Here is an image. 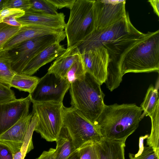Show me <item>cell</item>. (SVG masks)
Wrapping results in <instances>:
<instances>
[{
  "label": "cell",
  "mask_w": 159,
  "mask_h": 159,
  "mask_svg": "<svg viewBox=\"0 0 159 159\" xmlns=\"http://www.w3.org/2000/svg\"><path fill=\"white\" fill-rule=\"evenodd\" d=\"M109 65L105 83L111 91L117 88L128 73L159 71V30L148 32L131 42Z\"/></svg>",
  "instance_id": "cell-1"
},
{
  "label": "cell",
  "mask_w": 159,
  "mask_h": 159,
  "mask_svg": "<svg viewBox=\"0 0 159 159\" xmlns=\"http://www.w3.org/2000/svg\"><path fill=\"white\" fill-rule=\"evenodd\" d=\"M143 111L134 103L105 104L94 126L103 137L126 141L138 127Z\"/></svg>",
  "instance_id": "cell-2"
},
{
  "label": "cell",
  "mask_w": 159,
  "mask_h": 159,
  "mask_svg": "<svg viewBox=\"0 0 159 159\" xmlns=\"http://www.w3.org/2000/svg\"><path fill=\"white\" fill-rule=\"evenodd\" d=\"M99 82L86 72L72 83L69 88L71 107L78 110L94 125L105 104Z\"/></svg>",
  "instance_id": "cell-3"
},
{
  "label": "cell",
  "mask_w": 159,
  "mask_h": 159,
  "mask_svg": "<svg viewBox=\"0 0 159 159\" xmlns=\"http://www.w3.org/2000/svg\"><path fill=\"white\" fill-rule=\"evenodd\" d=\"M94 0H76L65 28L67 48L82 40L94 29Z\"/></svg>",
  "instance_id": "cell-4"
},
{
  "label": "cell",
  "mask_w": 159,
  "mask_h": 159,
  "mask_svg": "<svg viewBox=\"0 0 159 159\" xmlns=\"http://www.w3.org/2000/svg\"><path fill=\"white\" fill-rule=\"evenodd\" d=\"M37 121L34 131L48 142L55 141L63 127V102H32Z\"/></svg>",
  "instance_id": "cell-5"
},
{
  "label": "cell",
  "mask_w": 159,
  "mask_h": 159,
  "mask_svg": "<svg viewBox=\"0 0 159 159\" xmlns=\"http://www.w3.org/2000/svg\"><path fill=\"white\" fill-rule=\"evenodd\" d=\"M138 30L131 23L128 13L116 23L105 28L94 30L82 40L73 46L80 53L111 43L129 33Z\"/></svg>",
  "instance_id": "cell-6"
},
{
  "label": "cell",
  "mask_w": 159,
  "mask_h": 159,
  "mask_svg": "<svg viewBox=\"0 0 159 159\" xmlns=\"http://www.w3.org/2000/svg\"><path fill=\"white\" fill-rule=\"evenodd\" d=\"M63 126L70 135L76 149L89 141L102 136L95 127L75 108L64 107Z\"/></svg>",
  "instance_id": "cell-7"
},
{
  "label": "cell",
  "mask_w": 159,
  "mask_h": 159,
  "mask_svg": "<svg viewBox=\"0 0 159 159\" xmlns=\"http://www.w3.org/2000/svg\"><path fill=\"white\" fill-rule=\"evenodd\" d=\"M60 42L54 36L47 35L26 40L9 51L12 69L21 74L30 61L45 48Z\"/></svg>",
  "instance_id": "cell-8"
},
{
  "label": "cell",
  "mask_w": 159,
  "mask_h": 159,
  "mask_svg": "<svg viewBox=\"0 0 159 159\" xmlns=\"http://www.w3.org/2000/svg\"><path fill=\"white\" fill-rule=\"evenodd\" d=\"M70 84L65 78L47 73L39 78L30 95L31 102H62Z\"/></svg>",
  "instance_id": "cell-9"
},
{
  "label": "cell",
  "mask_w": 159,
  "mask_h": 159,
  "mask_svg": "<svg viewBox=\"0 0 159 159\" xmlns=\"http://www.w3.org/2000/svg\"><path fill=\"white\" fill-rule=\"evenodd\" d=\"M126 1L94 0V29L98 30L111 25L125 16Z\"/></svg>",
  "instance_id": "cell-10"
},
{
  "label": "cell",
  "mask_w": 159,
  "mask_h": 159,
  "mask_svg": "<svg viewBox=\"0 0 159 159\" xmlns=\"http://www.w3.org/2000/svg\"><path fill=\"white\" fill-rule=\"evenodd\" d=\"M86 72L93 76L102 85L106 80L110 61L107 49L104 46L84 51L80 53Z\"/></svg>",
  "instance_id": "cell-11"
},
{
  "label": "cell",
  "mask_w": 159,
  "mask_h": 159,
  "mask_svg": "<svg viewBox=\"0 0 159 159\" xmlns=\"http://www.w3.org/2000/svg\"><path fill=\"white\" fill-rule=\"evenodd\" d=\"M31 99L25 98L0 103V135L29 113Z\"/></svg>",
  "instance_id": "cell-12"
},
{
  "label": "cell",
  "mask_w": 159,
  "mask_h": 159,
  "mask_svg": "<svg viewBox=\"0 0 159 159\" xmlns=\"http://www.w3.org/2000/svg\"><path fill=\"white\" fill-rule=\"evenodd\" d=\"M47 35L54 36L60 42L66 37L63 30L33 25H25L20 27L17 33L4 45L2 49L9 50L26 40Z\"/></svg>",
  "instance_id": "cell-13"
},
{
  "label": "cell",
  "mask_w": 159,
  "mask_h": 159,
  "mask_svg": "<svg viewBox=\"0 0 159 159\" xmlns=\"http://www.w3.org/2000/svg\"><path fill=\"white\" fill-rule=\"evenodd\" d=\"M63 13L51 14L29 9L16 20L22 26L33 25L64 30L66 24Z\"/></svg>",
  "instance_id": "cell-14"
},
{
  "label": "cell",
  "mask_w": 159,
  "mask_h": 159,
  "mask_svg": "<svg viewBox=\"0 0 159 159\" xmlns=\"http://www.w3.org/2000/svg\"><path fill=\"white\" fill-rule=\"evenodd\" d=\"M33 115L32 112L23 116L0 135V142L9 146L14 154L21 149Z\"/></svg>",
  "instance_id": "cell-15"
},
{
  "label": "cell",
  "mask_w": 159,
  "mask_h": 159,
  "mask_svg": "<svg viewBox=\"0 0 159 159\" xmlns=\"http://www.w3.org/2000/svg\"><path fill=\"white\" fill-rule=\"evenodd\" d=\"M63 45L56 42L48 46L33 58L21 74L32 75L39 69L56 59L66 50Z\"/></svg>",
  "instance_id": "cell-16"
},
{
  "label": "cell",
  "mask_w": 159,
  "mask_h": 159,
  "mask_svg": "<svg viewBox=\"0 0 159 159\" xmlns=\"http://www.w3.org/2000/svg\"><path fill=\"white\" fill-rule=\"evenodd\" d=\"M94 142L99 159H125V141L102 137Z\"/></svg>",
  "instance_id": "cell-17"
},
{
  "label": "cell",
  "mask_w": 159,
  "mask_h": 159,
  "mask_svg": "<svg viewBox=\"0 0 159 159\" xmlns=\"http://www.w3.org/2000/svg\"><path fill=\"white\" fill-rule=\"evenodd\" d=\"M80 54L74 46L68 48L57 58L48 70V73L59 77L65 78L68 70L74 63L79 58Z\"/></svg>",
  "instance_id": "cell-18"
},
{
  "label": "cell",
  "mask_w": 159,
  "mask_h": 159,
  "mask_svg": "<svg viewBox=\"0 0 159 159\" xmlns=\"http://www.w3.org/2000/svg\"><path fill=\"white\" fill-rule=\"evenodd\" d=\"M55 141L57 145L55 159H67L77 150L68 131L63 126Z\"/></svg>",
  "instance_id": "cell-19"
},
{
  "label": "cell",
  "mask_w": 159,
  "mask_h": 159,
  "mask_svg": "<svg viewBox=\"0 0 159 159\" xmlns=\"http://www.w3.org/2000/svg\"><path fill=\"white\" fill-rule=\"evenodd\" d=\"M39 78L22 74H16L10 82L9 87L31 93L34 90Z\"/></svg>",
  "instance_id": "cell-20"
},
{
  "label": "cell",
  "mask_w": 159,
  "mask_h": 159,
  "mask_svg": "<svg viewBox=\"0 0 159 159\" xmlns=\"http://www.w3.org/2000/svg\"><path fill=\"white\" fill-rule=\"evenodd\" d=\"M11 62L9 51L0 49V83L9 88L12 78L16 74L12 69Z\"/></svg>",
  "instance_id": "cell-21"
},
{
  "label": "cell",
  "mask_w": 159,
  "mask_h": 159,
  "mask_svg": "<svg viewBox=\"0 0 159 159\" xmlns=\"http://www.w3.org/2000/svg\"><path fill=\"white\" fill-rule=\"evenodd\" d=\"M159 103L153 112L149 116L152 123L151 132L147 139V145L152 148L159 157Z\"/></svg>",
  "instance_id": "cell-22"
},
{
  "label": "cell",
  "mask_w": 159,
  "mask_h": 159,
  "mask_svg": "<svg viewBox=\"0 0 159 159\" xmlns=\"http://www.w3.org/2000/svg\"><path fill=\"white\" fill-rule=\"evenodd\" d=\"M158 87H154L152 84L149 87L143 101L141 107L143 112L142 114V119L145 116H149L154 111L157 105L159 103Z\"/></svg>",
  "instance_id": "cell-23"
},
{
  "label": "cell",
  "mask_w": 159,
  "mask_h": 159,
  "mask_svg": "<svg viewBox=\"0 0 159 159\" xmlns=\"http://www.w3.org/2000/svg\"><path fill=\"white\" fill-rule=\"evenodd\" d=\"M86 72L80 55L79 58L74 63L68 70L65 78L70 84Z\"/></svg>",
  "instance_id": "cell-24"
},
{
  "label": "cell",
  "mask_w": 159,
  "mask_h": 159,
  "mask_svg": "<svg viewBox=\"0 0 159 159\" xmlns=\"http://www.w3.org/2000/svg\"><path fill=\"white\" fill-rule=\"evenodd\" d=\"M31 7L29 9L34 11L51 14H57V9L47 0H30Z\"/></svg>",
  "instance_id": "cell-25"
},
{
  "label": "cell",
  "mask_w": 159,
  "mask_h": 159,
  "mask_svg": "<svg viewBox=\"0 0 159 159\" xmlns=\"http://www.w3.org/2000/svg\"><path fill=\"white\" fill-rule=\"evenodd\" d=\"M20 28L11 26L3 22L0 23V50L17 33Z\"/></svg>",
  "instance_id": "cell-26"
},
{
  "label": "cell",
  "mask_w": 159,
  "mask_h": 159,
  "mask_svg": "<svg viewBox=\"0 0 159 159\" xmlns=\"http://www.w3.org/2000/svg\"><path fill=\"white\" fill-rule=\"evenodd\" d=\"M77 149L80 159H99L94 141L88 142Z\"/></svg>",
  "instance_id": "cell-27"
},
{
  "label": "cell",
  "mask_w": 159,
  "mask_h": 159,
  "mask_svg": "<svg viewBox=\"0 0 159 159\" xmlns=\"http://www.w3.org/2000/svg\"><path fill=\"white\" fill-rule=\"evenodd\" d=\"M30 7V0H6L5 8L19 9L25 12Z\"/></svg>",
  "instance_id": "cell-28"
},
{
  "label": "cell",
  "mask_w": 159,
  "mask_h": 159,
  "mask_svg": "<svg viewBox=\"0 0 159 159\" xmlns=\"http://www.w3.org/2000/svg\"><path fill=\"white\" fill-rule=\"evenodd\" d=\"M129 159H159L152 147L144 146L142 152L139 155H134L129 153Z\"/></svg>",
  "instance_id": "cell-29"
},
{
  "label": "cell",
  "mask_w": 159,
  "mask_h": 159,
  "mask_svg": "<svg viewBox=\"0 0 159 159\" xmlns=\"http://www.w3.org/2000/svg\"><path fill=\"white\" fill-rule=\"evenodd\" d=\"M16 99L15 93L11 88L0 83V103Z\"/></svg>",
  "instance_id": "cell-30"
},
{
  "label": "cell",
  "mask_w": 159,
  "mask_h": 159,
  "mask_svg": "<svg viewBox=\"0 0 159 159\" xmlns=\"http://www.w3.org/2000/svg\"><path fill=\"white\" fill-rule=\"evenodd\" d=\"M25 11L19 9L5 8L0 11V23H2L3 20L8 17L14 16L18 18L22 16Z\"/></svg>",
  "instance_id": "cell-31"
},
{
  "label": "cell",
  "mask_w": 159,
  "mask_h": 159,
  "mask_svg": "<svg viewBox=\"0 0 159 159\" xmlns=\"http://www.w3.org/2000/svg\"><path fill=\"white\" fill-rule=\"evenodd\" d=\"M57 9L66 7L70 9L76 0H47Z\"/></svg>",
  "instance_id": "cell-32"
},
{
  "label": "cell",
  "mask_w": 159,
  "mask_h": 159,
  "mask_svg": "<svg viewBox=\"0 0 159 159\" xmlns=\"http://www.w3.org/2000/svg\"><path fill=\"white\" fill-rule=\"evenodd\" d=\"M13 154L9 146L0 142V159H13Z\"/></svg>",
  "instance_id": "cell-33"
},
{
  "label": "cell",
  "mask_w": 159,
  "mask_h": 159,
  "mask_svg": "<svg viewBox=\"0 0 159 159\" xmlns=\"http://www.w3.org/2000/svg\"><path fill=\"white\" fill-rule=\"evenodd\" d=\"M56 149L52 148L47 151H44L36 159H55Z\"/></svg>",
  "instance_id": "cell-34"
},
{
  "label": "cell",
  "mask_w": 159,
  "mask_h": 159,
  "mask_svg": "<svg viewBox=\"0 0 159 159\" xmlns=\"http://www.w3.org/2000/svg\"><path fill=\"white\" fill-rule=\"evenodd\" d=\"M17 18V17L15 16H10L4 19L3 23L12 26L19 27L22 26L21 24L17 21L16 20Z\"/></svg>",
  "instance_id": "cell-35"
},
{
  "label": "cell",
  "mask_w": 159,
  "mask_h": 159,
  "mask_svg": "<svg viewBox=\"0 0 159 159\" xmlns=\"http://www.w3.org/2000/svg\"><path fill=\"white\" fill-rule=\"evenodd\" d=\"M152 6L154 12L159 16V0H151L148 1Z\"/></svg>",
  "instance_id": "cell-36"
},
{
  "label": "cell",
  "mask_w": 159,
  "mask_h": 159,
  "mask_svg": "<svg viewBox=\"0 0 159 159\" xmlns=\"http://www.w3.org/2000/svg\"><path fill=\"white\" fill-rule=\"evenodd\" d=\"M25 157L20 150L13 154V159H24Z\"/></svg>",
  "instance_id": "cell-37"
},
{
  "label": "cell",
  "mask_w": 159,
  "mask_h": 159,
  "mask_svg": "<svg viewBox=\"0 0 159 159\" xmlns=\"http://www.w3.org/2000/svg\"><path fill=\"white\" fill-rule=\"evenodd\" d=\"M67 159H80V156L78 149Z\"/></svg>",
  "instance_id": "cell-38"
},
{
  "label": "cell",
  "mask_w": 159,
  "mask_h": 159,
  "mask_svg": "<svg viewBox=\"0 0 159 159\" xmlns=\"http://www.w3.org/2000/svg\"><path fill=\"white\" fill-rule=\"evenodd\" d=\"M6 0H0V11L5 9V6Z\"/></svg>",
  "instance_id": "cell-39"
}]
</instances>
